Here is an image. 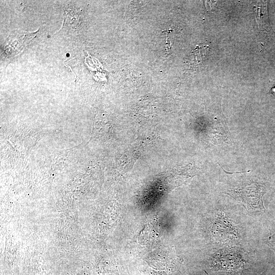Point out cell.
<instances>
[{
  "label": "cell",
  "instance_id": "1",
  "mask_svg": "<svg viewBox=\"0 0 275 275\" xmlns=\"http://www.w3.org/2000/svg\"><path fill=\"white\" fill-rule=\"evenodd\" d=\"M266 191V185L261 182H250L242 184L226 194L240 201L248 210L265 211L262 197Z\"/></svg>",
  "mask_w": 275,
  "mask_h": 275
},
{
  "label": "cell",
  "instance_id": "2",
  "mask_svg": "<svg viewBox=\"0 0 275 275\" xmlns=\"http://www.w3.org/2000/svg\"><path fill=\"white\" fill-rule=\"evenodd\" d=\"M37 32H17L9 35L4 48L6 54L10 57L19 54L36 36Z\"/></svg>",
  "mask_w": 275,
  "mask_h": 275
},
{
  "label": "cell",
  "instance_id": "3",
  "mask_svg": "<svg viewBox=\"0 0 275 275\" xmlns=\"http://www.w3.org/2000/svg\"><path fill=\"white\" fill-rule=\"evenodd\" d=\"M267 2V1L258 2L257 20L260 29L268 32L271 31V29L269 22Z\"/></svg>",
  "mask_w": 275,
  "mask_h": 275
},
{
  "label": "cell",
  "instance_id": "4",
  "mask_svg": "<svg viewBox=\"0 0 275 275\" xmlns=\"http://www.w3.org/2000/svg\"><path fill=\"white\" fill-rule=\"evenodd\" d=\"M208 47L207 46L202 45L197 46L196 49L192 51L194 53L195 57V63L196 64H199L204 61L205 56L207 54Z\"/></svg>",
  "mask_w": 275,
  "mask_h": 275
},
{
  "label": "cell",
  "instance_id": "5",
  "mask_svg": "<svg viewBox=\"0 0 275 275\" xmlns=\"http://www.w3.org/2000/svg\"><path fill=\"white\" fill-rule=\"evenodd\" d=\"M268 242L270 246L273 249L275 253V233L271 235L268 238Z\"/></svg>",
  "mask_w": 275,
  "mask_h": 275
},
{
  "label": "cell",
  "instance_id": "6",
  "mask_svg": "<svg viewBox=\"0 0 275 275\" xmlns=\"http://www.w3.org/2000/svg\"><path fill=\"white\" fill-rule=\"evenodd\" d=\"M260 275H264V273H262V274H260Z\"/></svg>",
  "mask_w": 275,
  "mask_h": 275
}]
</instances>
